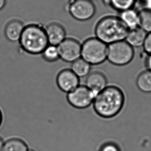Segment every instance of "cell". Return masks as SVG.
Wrapping results in <instances>:
<instances>
[{
  "label": "cell",
  "mask_w": 151,
  "mask_h": 151,
  "mask_svg": "<svg viewBox=\"0 0 151 151\" xmlns=\"http://www.w3.org/2000/svg\"><path fill=\"white\" fill-rule=\"evenodd\" d=\"M66 9L73 18L80 21L90 20L96 12L94 3L89 0H69Z\"/></svg>",
  "instance_id": "cell-6"
},
{
  "label": "cell",
  "mask_w": 151,
  "mask_h": 151,
  "mask_svg": "<svg viewBox=\"0 0 151 151\" xmlns=\"http://www.w3.org/2000/svg\"><path fill=\"white\" fill-rule=\"evenodd\" d=\"M145 65L147 68V70L151 71V55H148L145 60Z\"/></svg>",
  "instance_id": "cell-24"
},
{
  "label": "cell",
  "mask_w": 151,
  "mask_h": 151,
  "mask_svg": "<svg viewBox=\"0 0 151 151\" xmlns=\"http://www.w3.org/2000/svg\"><path fill=\"white\" fill-rule=\"evenodd\" d=\"M27 151H35V150H34L33 149H29L27 150Z\"/></svg>",
  "instance_id": "cell-28"
},
{
  "label": "cell",
  "mask_w": 151,
  "mask_h": 151,
  "mask_svg": "<svg viewBox=\"0 0 151 151\" xmlns=\"http://www.w3.org/2000/svg\"><path fill=\"white\" fill-rule=\"evenodd\" d=\"M104 5L118 12L133 8L137 0H103Z\"/></svg>",
  "instance_id": "cell-16"
},
{
  "label": "cell",
  "mask_w": 151,
  "mask_h": 151,
  "mask_svg": "<svg viewBox=\"0 0 151 151\" xmlns=\"http://www.w3.org/2000/svg\"><path fill=\"white\" fill-rule=\"evenodd\" d=\"M42 56L45 61L53 63L60 59L57 46L49 45L42 53Z\"/></svg>",
  "instance_id": "cell-20"
},
{
  "label": "cell",
  "mask_w": 151,
  "mask_h": 151,
  "mask_svg": "<svg viewBox=\"0 0 151 151\" xmlns=\"http://www.w3.org/2000/svg\"><path fill=\"white\" fill-rule=\"evenodd\" d=\"M6 0H0V10H2L6 5Z\"/></svg>",
  "instance_id": "cell-25"
},
{
  "label": "cell",
  "mask_w": 151,
  "mask_h": 151,
  "mask_svg": "<svg viewBox=\"0 0 151 151\" xmlns=\"http://www.w3.org/2000/svg\"><path fill=\"white\" fill-rule=\"evenodd\" d=\"M125 97L118 86L109 85L97 94L92 103L94 111L103 118H112L122 110Z\"/></svg>",
  "instance_id": "cell-1"
},
{
  "label": "cell",
  "mask_w": 151,
  "mask_h": 151,
  "mask_svg": "<svg viewBox=\"0 0 151 151\" xmlns=\"http://www.w3.org/2000/svg\"><path fill=\"white\" fill-rule=\"evenodd\" d=\"M19 41L23 49L33 55L41 54L49 45L45 28L39 24L25 27Z\"/></svg>",
  "instance_id": "cell-3"
},
{
  "label": "cell",
  "mask_w": 151,
  "mask_h": 151,
  "mask_svg": "<svg viewBox=\"0 0 151 151\" xmlns=\"http://www.w3.org/2000/svg\"><path fill=\"white\" fill-rule=\"evenodd\" d=\"M59 58L66 63H72L81 58L82 44L73 38H66L57 46Z\"/></svg>",
  "instance_id": "cell-8"
},
{
  "label": "cell",
  "mask_w": 151,
  "mask_h": 151,
  "mask_svg": "<svg viewBox=\"0 0 151 151\" xmlns=\"http://www.w3.org/2000/svg\"><path fill=\"white\" fill-rule=\"evenodd\" d=\"M99 151H121L120 148L116 143L108 142L104 143L101 147Z\"/></svg>",
  "instance_id": "cell-21"
},
{
  "label": "cell",
  "mask_w": 151,
  "mask_h": 151,
  "mask_svg": "<svg viewBox=\"0 0 151 151\" xmlns=\"http://www.w3.org/2000/svg\"><path fill=\"white\" fill-rule=\"evenodd\" d=\"M89 1H92V2H93V1H94L95 0H89Z\"/></svg>",
  "instance_id": "cell-29"
},
{
  "label": "cell",
  "mask_w": 151,
  "mask_h": 151,
  "mask_svg": "<svg viewBox=\"0 0 151 151\" xmlns=\"http://www.w3.org/2000/svg\"><path fill=\"white\" fill-rule=\"evenodd\" d=\"M91 65L80 58L72 63L71 70L79 78H84L91 72Z\"/></svg>",
  "instance_id": "cell-15"
},
{
  "label": "cell",
  "mask_w": 151,
  "mask_h": 151,
  "mask_svg": "<svg viewBox=\"0 0 151 151\" xmlns=\"http://www.w3.org/2000/svg\"><path fill=\"white\" fill-rule=\"evenodd\" d=\"M118 17L129 30L139 27V12L134 8L120 12Z\"/></svg>",
  "instance_id": "cell-13"
},
{
  "label": "cell",
  "mask_w": 151,
  "mask_h": 151,
  "mask_svg": "<svg viewBox=\"0 0 151 151\" xmlns=\"http://www.w3.org/2000/svg\"><path fill=\"white\" fill-rule=\"evenodd\" d=\"M108 45L96 37L86 39L82 44L81 58L91 65H99L107 59Z\"/></svg>",
  "instance_id": "cell-4"
},
{
  "label": "cell",
  "mask_w": 151,
  "mask_h": 151,
  "mask_svg": "<svg viewBox=\"0 0 151 151\" xmlns=\"http://www.w3.org/2000/svg\"><path fill=\"white\" fill-rule=\"evenodd\" d=\"M25 27L20 21L12 20L8 23L5 29L7 39L12 42L19 41Z\"/></svg>",
  "instance_id": "cell-12"
},
{
  "label": "cell",
  "mask_w": 151,
  "mask_h": 151,
  "mask_svg": "<svg viewBox=\"0 0 151 151\" xmlns=\"http://www.w3.org/2000/svg\"><path fill=\"white\" fill-rule=\"evenodd\" d=\"M4 141L1 137H0V151H2V148L4 145Z\"/></svg>",
  "instance_id": "cell-26"
},
{
  "label": "cell",
  "mask_w": 151,
  "mask_h": 151,
  "mask_svg": "<svg viewBox=\"0 0 151 151\" xmlns=\"http://www.w3.org/2000/svg\"><path fill=\"white\" fill-rule=\"evenodd\" d=\"M2 121H3V116H2V112L0 110V127L2 124Z\"/></svg>",
  "instance_id": "cell-27"
},
{
  "label": "cell",
  "mask_w": 151,
  "mask_h": 151,
  "mask_svg": "<svg viewBox=\"0 0 151 151\" xmlns=\"http://www.w3.org/2000/svg\"><path fill=\"white\" fill-rule=\"evenodd\" d=\"M96 96L85 85H79L67 93L68 102L76 109H84L92 104Z\"/></svg>",
  "instance_id": "cell-7"
},
{
  "label": "cell",
  "mask_w": 151,
  "mask_h": 151,
  "mask_svg": "<svg viewBox=\"0 0 151 151\" xmlns=\"http://www.w3.org/2000/svg\"><path fill=\"white\" fill-rule=\"evenodd\" d=\"M29 150L27 143L18 138H12L5 141L2 151H27Z\"/></svg>",
  "instance_id": "cell-17"
},
{
  "label": "cell",
  "mask_w": 151,
  "mask_h": 151,
  "mask_svg": "<svg viewBox=\"0 0 151 151\" xmlns=\"http://www.w3.org/2000/svg\"><path fill=\"white\" fill-rule=\"evenodd\" d=\"M137 87L142 92L151 93V71L147 70L139 74L136 80Z\"/></svg>",
  "instance_id": "cell-18"
},
{
  "label": "cell",
  "mask_w": 151,
  "mask_h": 151,
  "mask_svg": "<svg viewBox=\"0 0 151 151\" xmlns=\"http://www.w3.org/2000/svg\"><path fill=\"white\" fill-rule=\"evenodd\" d=\"M45 28L49 45L58 46L67 38L65 28L59 23L52 22Z\"/></svg>",
  "instance_id": "cell-10"
},
{
  "label": "cell",
  "mask_w": 151,
  "mask_h": 151,
  "mask_svg": "<svg viewBox=\"0 0 151 151\" xmlns=\"http://www.w3.org/2000/svg\"><path fill=\"white\" fill-rule=\"evenodd\" d=\"M80 78L69 69L62 70L57 74L56 84L59 89L68 93L80 85Z\"/></svg>",
  "instance_id": "cell-9"
},
{
  "label": "cell",
  "mask_w": 151,
  "mask_h": 151,
  "mask_svg": "<svg viewBox=\"0 0 151 151\" xmlns=\"http://www.w3.org/2000/svg\"><path fill=\"white\" fill-rule=\"evenodd\" d=\"M139 27L147 33L151 32V10L142 8L138 12Z\"/></svg>",
  "instance_id": "cell-19"
},
{
  "label": "cell",
  "mask_w": 151,
  "mask_h": 151,
  "mask_svg": "<svg viewBox=\"0 0 151 151\" xmlns=\"http://www.w3.org/2000/svg\"><path fill=\"white\" fill-rule=\"evenodd\" d=\"M134 55V47L125 40L118 41L108 45L107 59L114 65H127L133 60Z\"/></svg>",
  "instance_id": "cell-5"
},
{
  "label": "cell",
  "mask_w": 151,
  "mask_h": 151,
  "mask_svg": "<svg viewBox=\"0 0 151 151\" xmlns=\"http://www.w3.org/2000/svg\"><path fill=\"white\" fill-rule=\"evenodd\" d=\"M137 1H139V2L142 5L143 8L151 10V0H137Z\"/></svg>",
  "instance_id": "cell-23"
},
{
  "label": "cell",
  "mask_w": 151,
  "mask_h": 151,
  "mask_svg": "<svg viewBox=\"0 0 151 151\" xmlns=\"http://www.w3.org/2000/svg\"><path fill=\"white\" fill-rule=\"evenodd\" d=\"M129 30L119 17L109 15L103 17L94 28L96 37L107 45L125 40Z\"/></svg>",
  "instance_id": "cell-2"
},
{
  "label": "cell",
  "mask_w": 151,
  "mask_h": 151,
  "mask_svg": "<svg viewBox=\"0 0 151 151\" xmlns=\"http://www.w3.org/2000/svg\"><path fill=\"white\" fill-rule=\"evenodd\" d=\"M85 86L96 96L107 86V79L105 75L101 72H91L86 76Z\"/></svg>",
  "instance_id": "cell-11"
},
{
  "label": "cell",
  "mask_w": 151,
  "mask_h": 151,
  "mask_svg": "<svg viewBox=\"0 0 151 151\" xmlns=\"http://www.w3.org/2000/svg\"><path fill=\"white\" fill-rule=\"evenodd\" d=\"M147 33L140 27L129 30L125 41L133 47L143 46Z\"/></svg>",
  "instance_id": "cell-14"
},
{
  "label": "cell",
  "mask_w": 151,
  "mask_h": 151,
  "mask_svg": "<svg viewBox=\"0 0 151 151\" xmlns=\"http://www.w3.org/2000/svg\"><path fill=\"white\" fill-rule=\"evenodd\" d=\"M142 47L145 52L147 55H151V32L147 33Z\"/></svg>",
  "instance_id": "cell-22"
}]
</instances>
